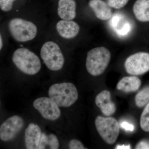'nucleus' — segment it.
<instances>
[{
  "instance_id": "nucleus-26",
  "label": "nucleus",
  "mask_w": 149,
  "mask_h": 149,
  "mask_svg": "<svg viewBox=\"0 0 149 149\" xmlns=\"http://www.w3.org/2000/svg\"><path fill=\"white\" fill-rule=\"evenodd\" d=\"M136 149H149V142L148 141H141L137 144Z\"/></svg>"
},
{
  "instance_id": "nucleus-20",
  "label": "nucleus",
  "mask_w": 149,
  "mask_h": 149,
  "mask_svg": "<svg viewBox=\"0 0 149 149\" xmlns=\"http://www.w3.org/2000/svg\"><path fill=\"white\" fill-rule=\"evenodd\" d=\"M129 0H107V3L110 7L120 9L125 6Z\"/></svg>"
},
{
  "instance_id": "nucleus-14",
  "label": "nucleus",
  "mask_w": 149,
  "mask_h": 149,
  "mask_svg": "<svg viewBox=\"0 0 149 149\" xmlns=\"http://www.w3.org/2000/svg\"><path fill=\"white\" fill-rule=\"evenodd\" d=\"M89 5L96 17L100 20L106 21L112 16L111 8L102 0H91Z\"/></svg>"
},
{
  "instance_id": "nucleus-23",
  "label": "nucleus",
  "mask_w": 149,
  "mask_h": 149,
  "mask_svg": "<svg viewBox=\"0 0 149 149\" xmlns=\"http://www.w3.org/2000/svg\"><path fill=\"white\" fill-rule=\"evenodd\" d=\"M68 147L70 149H85L83 144L80 141L75 139H73L70 141Z\"/></svg>"
},
{
  "instance_id": "nucleus-3",
  "label": "nucleus",
  "mask_w": 149,
  "mask_h": 149,
  "mask_svg": "<svg viewBox=\"0 0 149 149\" xmlns=\"http://www.w3.org/2000/svg\"><path fill=\"white\" fill-rule=\"evenodd\" d=\"M12 61L16 67L26 74L34 75L41 69L40 58L33 52L26 48H19L15 51Z\"/></svg>"
},
{
  "instance_id": "nucleus-18",
  "label": "nucleus",
  "mask_w": 149,
  "mask_h": 149,
  "mask_svg": "<svg viewBox=\"0 0 149 149\" xmlns=\"http://www.w3.org/2000/svg\"><path fill=\"white\" fill-rule=\"evenodd\" d=\"M136 105L142 107L149 102V87L144 88L137 94L135 97Z\"/></svg>"
},
{
  "instance_id": "nucleus-4",
  "label": "nucleus",
  "mask_w": 149,
  "mask_h": 149,
  "mask_svg": "<svg viewBox=\"0 0 149 149\" xmlns=\"http://www.w3.org/2000/svg\"><path fill=\"white\" fill-rule=\"evenodd\" d=\"M8 28L13 38L21 42L33 40L37 34V27L34 23L21 18L11 19Z\"/></svg>"
},
{
  "instance_id": "nucleus-9",
  "label": "nucleus",
  "mask_w": 149,
  "mask_h": 149,
  "mask_svg": "<svg viewBox=\"0 0 149 149\" xmlns=\"http://www.w3.org/2000/svg\"><path fill=\"white\" fill-rule=\"evenodd\" d=\"M24 122L22 118L15 115L3 122L0 127V139L5 142L13 139L23 128Z\"/></svg>"
},
{
  "instance_id": "nucleus-22",
  "label": "nucleus",
  "mask_w": 149,
  "mask_h": 149,
  "mask_svg": "<svg viewBox=\"0 0 149 149\" xmlns=\"http://www.w3.org/2000/svg\"><path fill=\"white\" fill-rule=\"evenodd\" d=\"M15 0H0V7L3 11L8 12L12 8L13 3Z\"/></svg>"
},
{
  "instance_id": "nucleus-19",
  "label": "nucleus",
  "mask_w": 149,
  "mask_h": 149,
  "mask_svg": "<svg viewBox=\"0 0 149 149\" xmlns=\"http://www.w3.org/2000/svg\"><path fill=\"white\" fill-rule=\"evenodd\" d=\"M141 128L146 132H149V102L144 108L140 119Z\"/></svg>"
},
{
  "instance_id": "nucleus-28",
  "label": "nucleus",
  "mask_w": 149,
  "mask_h": 149,
  "mask_svg": "<svg viewBox=\"0 0 149 149\" xmlns=\"http://www.w3.org/2000/svg\"><path fill=\"white\" fill-rule=\"evenodd\" d=\"M3 47V41L1 35L0 36V49H1Z\"/></svg>"
},
{
  "instance_id": "nucleus-11",
  "label": "nucleus",
  "mask_w": 149,
  "mask_h": 149,
  "mask_svg": "<svg viewBox=\"0 0 149 149\" xmlns=\"http://www.w3.org/2000/svg\"><path fill=\"white\" fill-rule=\"evenodd\" d=\"M110 92L107 90L98 94L95 99L96 105L100 108L102 112L106 116H110L115 112V104L112 102Z\"/></svg>"
},
{
  "instance_id": "nucleus-8",
  "label": "nucleus",
  "mask_w": 149,
  "mask_h": 149,
  "mask_svg": "<svg viewBox=\"0 0 149 149\" xmlns=\"http://www.w3.org/2000/svg\"><path fill=\"white\" fill-rule=\"evenodd\" d=\"M33 105L44 118L55 120L60 116L61 111L57 104L50 98L40 97L35 100Z\"/></svg>"
},
{
  "instance_id": "nucleus-7",
  "label": "nucleus",
  "mask_w": 149,
  "mask_h": 149,
  "mask_svg": "<svg viewBox=\"0 0 149 149\" xmlns=\"http://www.w3.org/2000/svg\"><path fill=\"white\" fill-rule=\"evenodd\" d=\"M126 72L133 75H141L149 71V53L139 52L131 55L125 60Z\"/></svg>"
},
{
  "instance_id": "nucleus-24",
  "label": "nucleus",
  "mask_w": 149,
  "mask_h": 149,
  "mask_svg": "<svg viewBox=\"0 0 149 149\" xmlns=\"http://www.w3.org/2000/svg\"><path fill=\"white\" fill-rule=\"evenodd\" d=\"M48 146V136L45 133H42L38 149H46Z\"/></svg>"
},
{
  "instance_id": "nucleus-13",
  "label": "nucleus",
  "mask_w": 149,
  "mask_h": 149,
  "mask_svg": "<svg viewBox=\"0 0 149 149\" xmlns=\"http://www.w3.org/2000/svg\"><path fill=\"white\" fill-rule=\"evenodd\" d=\"M56 29L59 35L63 38L70 39L74 38L78 35L80 27L75 22L62 19L58 22Z\"/></svg>"
},
{
  "instance_id": "nucleus-2",
  "label": "nucleus",
  "mask_w": 149,
  "mask_h": 149,
  "mask_svg": "<svg viewBox=\"0 0 149 149\" xmlns=\"http://www.w3.org/2000/svg\"><path fill=\"white\" fill-rule=\"evenodd\" d=\"M111 58L110 52L104 47L92 49L87 54L86 60L87 71L93 76L101 75L108 66Z\"/></svg>"
},
{
  "instance_id": "nucleus-1",
  "label": "nucleus",
  "mask_w": 149,
  "mask_h": 149,
  "mask_svg": "<svg viewBox=\"0 0 149 149\" xmlns=\"http://www.w3.org/2000/svg\"><path fill=\"white\" fill-rule=\"evenodd\" d=\"M48 95L59 107H62L71 106L78 98L77 88L70 83L53 84L50 87Z\"/></svg>"
},
{
  "instance_id": "nucleus-12",
  "label": "nucleus",
  "mask_w": 149,
  "mask_h": 149,
  "mask_svg": "<svg viewBox=\"0 0 149 149\" xmlns=\"http://www.w3.org/2000/svg\"><path fill=\"white\" fill-rule=\"evenodd\" d=\"M42 133L39 125L34 123H29L24 133V142L26 148L38 149Z\"/></svg>"
},
{
  "instance_id": "nucleus-25",
  "label": "nucleus",
  "mask_w": 149,
  "mask_h": 149,
  "mask_svg": "<svg viewBox=\"0 0 149 149\" xmlns=\"http://www.w3.org/2000/svg\"><path fill=\"white\" fill-rule=\"evenodd\" d=\"M120 127L124 129L127 131H134L135 130V126L133 124L129 123V122L127 121H123L120 123Z\"/></svg>"
},
{
  "instance_id": "nucleus-6",
  "label": "nucleus",
  "mask_w": 149,
  "mask_h": 149,
  "mask_svg": "<svg viewBox=\"0 0 149 149\" xmlns=\"http://www.w3.org/2000/svg\"><path fill=\"white\" fill-rule=\"evenodd\" d=\"M95 124L99 134L106 143L110 145L115 143L120 130L119 123L115 118L98 116Z\"/></svg>"
},
{
  "instance_id": "nucleus-16",
  "label": "nucleus",
  "mask_w": 149,
  "mask_h": 149,
  "mask_svg": "<svg viewBox=\"0 0 149 149\" xmlns=\"http://www.w3.org/2000/svg\"><path fill=\"white\" fill-rule=\"evenodd\" d=\"M141 84V80L139 77L135 76H126L122 78L118 83L117 88L125 93H131L138 91Z\"/></svg>"
},
{
  "instance_id": "nucleus-15",
  "label": "nucleus",
  "mask_w": 149,
  "mask_h": 149,
  "mask_svg": "<svg viewBox=\"0 0 149 149\" xmlns=\"http://www.w3.org/2000/svg\"><path fill=\"white\" fill-rule=\"evenodd\" d=\"M58 14L61 18L72 20L76 16V3L74 0H59Z\"/></svg>"
},
{
  "instance_id": "nucleus-27",
  "label": "nucleus",
  "mask_w": 149,
  "mask_h": 149,
  "mask_svg": "<svg viewBox=\"0 0 149 149\" xmlns=\"http://www.w3.org/2000/svg\"><path fill=\"white\" fill-rule=\"evenodd\" d=\"M130 145H123L122 146H116V149H130Z\"/></svg>"
},
{
  "instance_id": "nucleus-5",
  "label": "nucleus",
  "mask_w": 149,
  "mask_h": 149,
  "mask_svg": "<svg viewBox=\"0 0 149 149\" xmlns=\"http://www.w3.org/2000/svg\"><path fill=\"white\" fill-rule=\"evenodd\" d=\"M40 56L46 66L52 71H58L62 68L64 58L57 44L49 41L41 48Z\"/></svg>"
},
{
  "instance_id": "nucleus-17",
  "label": "nucleus",
  "mask_w": 149,
  "mask_h": 149,
  "mask_svg": "<svg viewBox=\"0 0 149 149\" xmlns=\"http://www.w3.org/2000/svg\"><path fill=\"white\" fill-rule=\"evenodd\" d=\"M133 12L139 21L149 22V0H137L133 6Z\"/></svg>"
},
{
  "instance_id": "nucleus-21",
  "label": "nucleus",
  "mask_w": 149,
  "mask_h": 149,
  "mask_svg": "<svg viewBox=\"0 0 149 149\" xmlns=\"http://www.w3.org/2000/svg\"><path fill=\"white\" fill-rule=\"evenodd\" d=\"M48 146L50 149H57L59 148L58 139L54 134L48 135Z\"/></svg>"
},
{
  "instance_id": "nucleus-10",
  "label": "nucleus",
  "mask_w": 149,
  "mask_h": 149,
  "mask_svg": "<svg viewBox=\"0 0 149 149\" xmlns=\"http://www.w3.org/2000/svg\"><path fill=\"white\" fill-rule=\"evenodd\" d=\"M110 25L114 33L119 37L128 36L132 29L130 21L123 15L119 13L113 15L110 19Z\"/></svg>"
}]
</instances>
